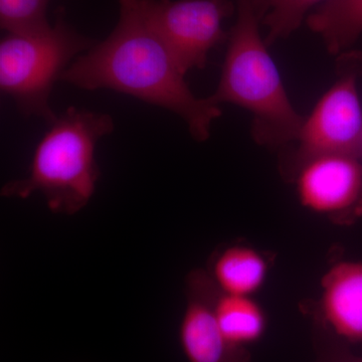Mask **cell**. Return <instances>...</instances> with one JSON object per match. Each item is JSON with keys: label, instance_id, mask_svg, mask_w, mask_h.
I'll list each match as a JSON object with an SVG mask.
<instances>
[{"label": "cell", "instance_id": "9c48e42d", "mask_svg": "<svg viewBox=\"0 0 362 362\" xmlns=\"http://www.w3.org/2000/svg\"><path fill=\"white\" fill-rule=\"evenodd\" d=\"M317 323L344 341L362 342V263L341 262L321 281Z\"/></svg>", "mask_w": 362, "mask_h": 362}, {"label": "cell", "instance_id": "4fadbf2b", "mask_svg": "<svg viewBox=\"0 0 362 362\" xmlns=\"http://www.w3.org/2000/svg\"><path fill=\"white\" fill-rule=\"evenodd\" d=\"M328 0H259L264 16L262 25L268 28L267 47L296 32L311 7Z\"/></svg>", "mask_w": 362, "mask_h": 362}, {"label": "cell", "instance_id": "ba28073f", "mask_svg": "<svg viewBox=\"0 0 362 362\" xmlns=\"http://www.w3.org/2000/svg\"><path fill=\"white\" fill-rule=\"evenodd\" d=\"M218 290L207 271L188 274L187 306L178 330L183 354L188 362H252L247 347L228 341L218 325L214 308Z\"/></svg>", "mask_w": 362, "mask_h": 362}, {"label": "cell", "instance_id": "8fae6325", "mask_svg": "<svg viewBox=\"0 0 362 362\" xmlns=\"http://www.w3.org/2000/svg\"><path fill=\"white\" fill-rule=\"evenodd\" d=\"M306 23L322 37L328 52L338 56L362 33V0H328L307 16Z\"/></svg>", "mask_w": 362, "mask_h": 362}, {"label": "cell", "instance_id": "52a82bcc", "mask_svg": "<svg viewBox=\"0 0 362 362\" xmlns=\"http://www.w3.org/2000/svg\"><path fill=\"white\" fill-rule=\"evenodd\" d=\"M288 180L300 204L337 226L362 218V161L349 154H325L304 162Z\"/></svg>", "mask_w": 362, "mask_h": 362}, {"label": "cell", "instance_id": "277c9868", "mask_svg": "<svg viewBox=\"0 0 362 362\" xmlns=\"http://www.w3.org/2000/svg\"><path fill=\"white\" fill-rule=\"evenodd\" d=\"M94 45L66 21L63 11L45 30L7 33L0 42V89L23 116L40 117L51 125L57 119L49 107L54 83Z\"/></svg>", "mask_w": 362, "mask_h": 362}, {"label": "cell", "instance_id": "5bb4252c", "mask_svg": "<svg viewBox=\"0 0 362 362\" xmlns=\"http://www.w3.org/2000/svg\"><path fill=\"white\" fill-rule=\"evenodd\" d=\"M49 0H0V25L6 33L39 32L49 28Z\"/></svg>", "mask_w": 362, "mask_h": 362}, {"label": "cell", "instance_id": "9a60e30c", "mask_svg": "<svg viewBox=\"0 0 362 362\" xmlns=\"http://www.w3.org/2000/svg\"><path fill=\"white\" fill-rule=\"evenodd\" d=\"M316 338V358L314 362H362L349 347V343L337 337L329 330L320 327Z\"/></svg>", "mask_w": 362, "mask_h": 362}, {"label": "cell", "instance_id": "6da1fadb", "mask_svg": "<svg viewBox=\"0 0 362 362\" xmlns=\"http://www.w3.org/2000/svg\"><path fill=\"white\" fill-rule=\"evenodd\" d=\"M120 18L111 35L78 56L61 81L80 89H110L175 113L197 141L211 136L221 115L209 98L199 99L185 74L145 20L140 0H118Z\"/></svg>", "mask_w": 362, "mask_h": 362}, {"label": "cell", "instance_id": "7c38bea8", "mask_svg": "<svg viewBox=\"0 0 362 362\" xmlns=\"http://www.w3.org/2000/svg\"><path fill=\"white\" fill-rule=\"evenodd\" d=\"M214 314L228 341L240 347L258 342L267 330V316L254 297L226 294L218 290Z\"/></svg>", "mask_w": 362, "mask_h": 362}, {"label": "cell", "instance_id": "2e32d148", "mask_svg": "<svg viewBox=\"0 0 362 362\" xmlns=\"http://www.w3.org/2000/svg\"><path fill=\"white\" fill-rule=\"evenodd\" d=\"M361 158L362 161V137H361Z\"/></svg>", "mask_w": 362, "mask_h": 362}, {"label": "cell", "instance_id": "7a4b0ae2", "mask_svg": "<svg viewBox=\"0 0 362 362\" xmlns=\"http://www.w3.org/2000/svg\"><path fill=\"white\" fill-rule=\"evenodd\" d=\"M237 21L228 45L220 83L209 97L211 103L233 104L251 112L256 142L278 148L296 140L304 117L295 110L273 61L259 25L264 13L259 0H235Z\"/></svg>", "mask_w": 362, "mask_h": 362}, {"label": "cell", "instance_id": "5b68a950", "mask_svg": "<svg viewBox=\"0 0 362 362\" xmlns=\"http://www.w3.org/2000/svg\"><path fill=\"white\" fill-rule=\"evenodd\" d=\"M335 82L304 119L294 148L283 160L289 178L300 165L325 154L361 157L362 108L357 83L362 77V52L349 49L338 54Z\"/></svg>", "mask_w": 362, "mask_h": 362}, {"label": "cell", "instance_id": "3957f363", "mask_svg": "<svg viewBox=\"0 0 362 362\" xmlns=\"http://www.w3.org/2000/svg\"><path fill=\"white\" fill-rule=\"evenodd\" d=\"M114 128L109 114L70 107L37 144L28 175L6 183L0 194L25 199L39 192L52 213L78 214L89 204L100 177L98 142Z\"/></svg>", "mask_w": 362, "mask_h": 362}, {"label": "cell", "instance_id": "30bf717a", "mask_svg": "<svg viewBox=\"0 0 362 362\" xmlns=\"http://www.w3.org/2000/svg\"><path fill=\"white\" fill-rule=\"evenodd\" d=\"M270 262L254 247L233 245L216 252L209 271L220 291L237 296L254 297L265 284Z\"/></svg>", "mask_w": 362, "mask_h": 362}, {"label": "cell", "instance_id": "8992f818", "mask_svg": "<svg viewBox=\"0 0 362 362\" xmlns=\"http://www.w3.org/2000/svg\"><path fill=\"white\" fill-rule=\"evenodd\" d=\"M145 20L182 74L207 64L209 52L226 40L223 21L233 0H140Z\"/></svg>", "mask_w": 362, "mask_h": 362}]
</instances>
